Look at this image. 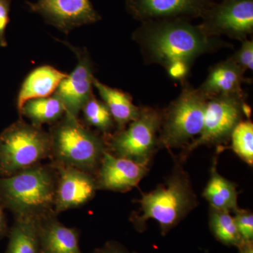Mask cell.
Segmentation results:
<instances>
[{
    "label": "cell",
    "instance_id": "13",
    "mask_svg": "<svg viewBox=\"0 0 253 253\" xmlns=\"http://www.w3.org/2000/svg\"><path fill=\"white\" fill-rule=\"evenodd\" d=\"M54 166L58 173L54 206L56 214L81 207L93 199L98 191L94 174L77 168Z\"/></svg>",
    "mask_w": 253,
    "mask_h": 253
},
{
    "label": "cell",
    "instance_id": "10",
    "mask_svg": "<svg viewBox=\"0 0 253 253\" xmlns=\"http://www.w3.org/2000/svg\"><path fill=\"white\" fill-rule=\"evenodd\" d=\"M27 5L32 12L41 15L46 23L65 34L101 20L90 0H38Z\"/></svg>",
    "mask_w": 253,
    "mask_h": 253
},
{
    "label": "cell",
    "instance_id": "3",
    "mask_svg": "<svg viewBox=\"0 0 253 253\" xmlns=\"http://www.w3.org/2000/svg\"><path fill=\"white\" fill-rule=\"evenodd\" d=\"M139 202L140 210L130 217L136 231L143 232L146 221L154 219L166 236L196 207L197 199L189 174L177 166L163 184L142 194Z\"/></svg>",
    "mask_w": 253,
    "mask_h": 253
},
{
    "label": "cell",
    "instance_id": "4",
    "mask_svg": "<svg viewBox=\"0 0 253 253\" xmlns=\"http://www.w3.org/2000/svg\"><path fill=\"white\" fill-rule=\"evenodd\" d=\"M48 132L50 162L77 168L94 175L107 151L104 136L91 131L78 118L67 113L51 125Z\"/></svg>",
    "mask_w": 253,
    "mask_h": 253
},
{
    "label": "cell",
    "instance_id": "16",
    "mask_svg": "<svg viewBox=\"0 0 253 253\" xmlns=\"http://www.w3.org/2000/svg\"><path fill=\"white\" fill-rule=\"evenodd\" d=\"M244 71L231 58L211 68L209 74L199 89L207 99L217 96H245L242 89Z\"/></svg>",
    "mask_w": 253,
    "mask_h": 253
},
{
    "label": "cell",
    "instance_id": "11",
    "mask_svg": "<svg viewBox=\"0 0 253 253\" xmlns=\"http://www.w3.org/2000/svg\"><path fill=\"white\" fill-rule=\"evenodd\" d=\"M61 42L74 52L78 63L72 73L60 83L54 94L61 100L66 113L78 118L83 106L93 93L94 66L86 50Z\"/></svg>",
    "mask_w": 253,
    "mask_h": 253
},
{
    "label": "cell",
    "instance_id": "29",
    "mask_svg": "<svg viewBox=\"0 0 253 253\" xmlns=\"http://www.w3.org/2000/svg\"><path fill=\"white\" fill-rule=\"evenodd\" d=\"M239 253H253V242L252 241H241L237 246Z\"/></svg>",
    "mask_w": 253,
    "mask_h": 253
},
{
    "label": "cell",
    "instance_id": "23",
    "mask_svg": "<svg viewBox=\"0 0 253 253\" xmlns=\"http://www.w3.org/2000/svg\"><path fill=\"white\" fill-rule=\"evenodd\" d=\"M84 126H93L101 131L104 136L111 134L115 122L106 105L91 95L82 109Z\"/></svg>",
    "mask_w": 253,
    "mask_h": 253
},
{
    "label": "cell",
    "instance_id": "27",
    "mask_svg": "<svg viewBox=\"0 0 253 253\" xmlns=\"http://www.w3.org/2000/svg\"><path fill=\"white\" fill-rule=\"evenodd\" d=\"M11 0H0V46L7 45L5 33L9 22Z\"/></svg>",
    "mask_w": 253,
    "mask_h": 253
},
{
    "label": "cell",
    "instance_id": "18",
    "mask_svg": "<svg viewBox=\"0 0 253 253\" xmlns=\"http://www.w3.org/2000/svg\"><path fill=\"white\" fill-rule=\"evenodd\" d=\"M93 86L97 89L103 102L107 106L117 126V130L124 129L136 118L141 113V107L133 103L129 94L121 89L113 88L94 78Z\"/></svg>",
    "mask_w": 253,
    "mask_h": 253
},
{
    "label": "cell",
    "instance_id": "5",
    "mask_svg": "<svg viewBox=\"0 0 253 253\" xmlns=\"http://www.w3.org/2000/svg\"><path fill=\"white\" fill-rule=\"evenodd\" d=\"M207 101L199 88L195 89L184 83L179 96L162 111L159 149L186 147L194 137H198L204 126Z\"/></svg>",
    "mask_w": 253,
    "mask_h": 253
},
{
    "label": "cell",
    "instance_id": "21",
    "mask_svg": "<svg viewBox=\"0 0 253 253\" xmlns=\"http://www.w3.org/2000/svg\"><path fill=\"white\" fill-rule=\"evenodd\" d=\"M66 113L64 106L54 94L48 97L29 100L23 104L18 113L20 118H27L31 124L42 126L58 122Z\"/></svg>",
    "mask_w": 253,
    "mask_h": 253
},
{
    "label": "cell",
    "instance_id": "17",
    "mask_svg": "<svg viewBox=\"0 0 253 253\" xmlns=\"http://www.w3.org/2000/svg\"><path fill=\"white\" fill-rule=\"evenodd\" d=\"M67 76V73L48 65L39 66L32 71L23 82L18 91L16 100L18 113L26 101L48 97L54 94L60 83Z\"/></svg>",
    "mask_w": 253,
    "mask_h": 253
},
{
    "label": "cell",
    "instance_id": "25",
    "mask_svg": "<svg viewBox=\"0 0 253 253\" xmlns=\"http://www.w3.org/2000/svg\"><path fill=\"white\" fill-rule=\"evenodd\" d=\"M236 226L243 241H252L253 240V214L247 210L239 209L236 211Z\"/></svg>",
    "mask_w": 253,
    "mask_h": 253
},
{
    "label": "cell",
    "instance_id": "26",
    "mask_svg": "<svg viewBox=\"0 0 253 253\" xmlns=\"http://www.w3.org/2000/svg\"><path fill=\"white\" fill-rule=\"evenodd\" d=\"M231 59L239 65L244 71H253V41L246 40L242 42L241 47L231 56Z\"/></svg>",
    "mask_w": 253,
    "mask_h": 253
},
{
    "label": "cell",
    "instance_id": "6",
    "mask_svg": "<svg viewBox=\"0 0 253 253\" xmlns=\"http://www.w3.org/2000/svg\"><path fill=\"white\" fill-rule=\"evenodd\" d=\"M49 132L23 118L0 134V174L5 177L49 159Z\"/></svg>",
    "mask_w": 253,
    "mask_h": 253
},
{
    "label": "cell",
    "instance_id": "20",
    "mask_svg": "<svg viewBox=\"0 0 253 253\" xmlns=\"http://www.w3.org/2000/svg\"><path fill=\"white\" fill-rule=\"evenodd\" d=\"M6 253H41L38 219L16 217Z\"/></svg>",
    "mask_w": 253,
    "mask_h": 253
},
{
    "label": "cell",
    "instance_id": "14",
    "mask_svg": "<svg viewBox=\"0 0 253 253\" xmlns=\"http://www.w3.org/2000/svg\"><path fill=\"white\" fill-rule=\"evenodd\" d=\"M149 165L116 157L106 151L94 174L97 189L114 192L130 191L147 174Z\"/></svg>",
    "mask_w": 253,
    "mask_h": 253
},
{
    "label": "cell",
    "instance_id": "7",
    "mask_svg": "<svg viewBox=\"0 0 253 253\" xmlns=\"http://www.w3.org/2000/svg\"><path fill=\"white\" fill-rule=\"evenodd\" d=\"M162 111L141 107L139 117L113 134L104 136L107 151L116 157L149 164L158 146Z\"/></svg>",
    "mask_w": 253,
    "mask_h": 253
},
{
    "label": "cell",
    "instance_id": "22",
    "mask_svg": "<svg viewBox=\"0 0 253 253\" xmlns=\"http://www.w3.org/2000/svg\"><path fill=\"white\" fill-rule=\"evenodd\" d=\"M209 224L213 236L225 246L237 247L242 241L231 212L211 208Z\"/></svg>",
    "mask_w": 253,
    "mask_h": 253
},
{
    "label": "cell",
    "instance_id": "2",
    "mask_svg": "<svg viewBox=\"0 0 253 253\" xmlns=\"http://www.w3.org/2000/svg\"><path fill=\"white\" fill-rule=\"evenodd\" d=\"M57 177V169L51 162L35 165L0 179V197L15 217L39 219L56 214Z\"/></svg>",
    "mask_w": 253,
    "mask_h": 253
},
{
    "label": "cell",
    "instance_id": "19",
    "mask_svg": "<svg viewBox=\"0 0 253 253\" xmlns=\"http://www.w3.org/2000/svg\"><path fill=\"white\" fill-rule=\"evenodd\" d=\"M217 163V158H214L211 168L209 181L205 188L203 196L207 200L211 208L235 212L239 208L236 185L218 172Z\"/></svg>",
    "mask_w": 253,
    "mask_h": 253
},
{
    "label": "cell",
    "instance_id": "1",
    "mask_svg": "<svg viewBox=\"0 0 253 253\" xmlns=\"http://www.w3.org/2000/svg\"><path fill=\"white\" fill-rule=\"evenodd\" d=\"M132 38L146 62L161 65L171 78L181 81L198 57L229 44L183 18L144 21Z\"/></svg>",
    "mask_w": 253,
    "mask_h": 253
},
{
    "label": "cell",
    "instance_id": "9",
    "mask_svg": "<svg viewBox=\"0 0 253 253\" xmlns=\"http://www.w3.org/2000/svg\"><path fill=\"white\" fill-rule=\"evenodd\" d=\"M200 27L211 37L241 42L253 33V0H222L204 13Z\"/></svg>",
    "mask_w": 253,
    "mask_h": 253
},
{
    "label": "cell",
    "instance_id": "8",
    "mask_svg": "<svg viewBox=\"0 0 253 253\" xmlns=\"http://www.w3.org/2000/svg\"><path fill=\"white\" fill-rule=\"evenodd\" d=\"M251 113L245 96H217L208 99L201 134L184 147L181 161L199 146H219L229 141L235 126L244 121V116L249 118Z\"/></svg>",
    "mask_w": 253,
    "mask_h": 253
},
{
    "label": "cell",
    "instance_id": "30",
    "mask_svg": "<svg viewBox=\"0 0 253 253\" xmlns=\"http://www.w3.org/2000/svg\"><path fill=\"white\" fill-rule=\"evenodd\" d=\"M7 231V226H6V221H5L4 214H3L2 210L0 206V239L4 237Z\"/></svg>",
    "mask_w": 253,
    "mask_h": 253
},
{
    "label": "cell",
    "instance_id": "28",
    "mask_svg": "<svg viewBox=\"0 0 253 253\" xmlns=\"http://www.w3.org/2000/svg\"><path fill=\"white\" fill-rule=\"evenodd\" d=\"M91 253H132L117 241H108L103 247L95 249Z\"/></svg>",
    "mask_w": 253,
    "mask_h": 253
},
{
    "label": "cell",
    "instance_id": "24",
    "mask_svg": "<svg viewBox=\"0 0 253 253\" xmlns=\"http://www.w3.org/2000/svg\"><path fill=\"white\" fill-rule=\"evenodd\" d=\"M231 146L244 162L253 164V124L250 120L241 121L231 134Z\"/></svg>",
    "mask_w": 253,
    "mask_h": 253
},
{
    "label": "cell",
    "instance_id": "12",
    "mask_svg": "<svg viewBox=\"0 0 253 253\" xmlns=\"http://www.w3.org/2000/svg\"><path fill=\"white\" fill-rule=\"evenodd\" d=\"M214 0H126L131 16L141 22L150 20L202 17Z\"/></svg>",
    "mask_w": 253,
    "mask_h": 253
},
{
    "label": "cell",
    "instance_id": "15",
    "mask_svg": "<svg viewBox=\"0 0 253 253\" xmlns=\"http://www.w3.org/2000/svg\"><path fill=\"white\" fill-rule=\"evenodd\" d=\"M41 253H83L80 231L60 222L56 214L38 219Z\"/></svg>",
    "mask_w": 253,
    "mask_h": 253
}]
</instances>
